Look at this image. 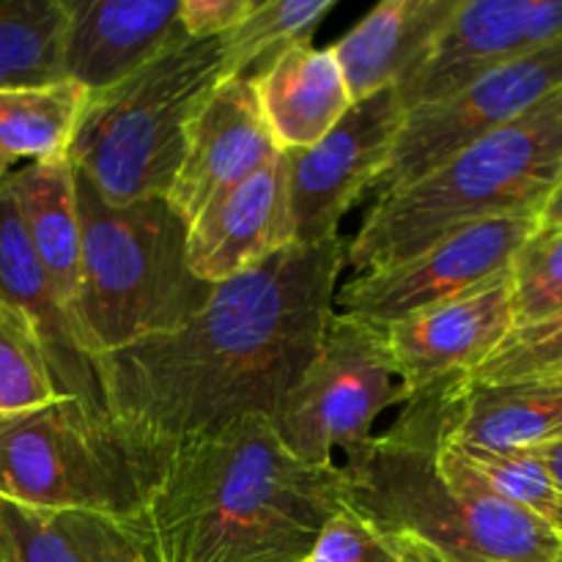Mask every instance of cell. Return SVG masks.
<instances>
[{
	"instance_id": "5",
	"label": "cell",
	"mask_w": 562,
	"mask_h": 562,
	"mask_svg": "<svg viewBox=\"0 0 562 562\" xmlns=\"http://www.w3.org/2000/svg\"><path fill=\"white\" fill-rule=\"evenodd\" d=\"M82 256L75 322L93 357L165 335L195 316L214 285L192 274L187 223L168 198L108 203L77 173Z\"/></svg>"
},
{
	"instance_id": "17",
	"label": "cell",
	"mask_w": 562,
	"mask_h": 562,
	"mask_svg": "<svg viewBox=\"0 0 562 562\" xmlns=\"http://www.w3.org/2000/svg\"><path fill=\"white\" fill-rule=\"evenodd\" d=\"M64 80L97 93L190 38L179 0H66Z\"/></svg>"
},
{
	"instance_id": "4",
	"label": "cell",
	"mask_w": 562,
	"mask_h": 562,
	"mask_svg": "<svg viewBox=\"0 0 562 562\" xmlns=\"http://www.w3.org/2000/svg\"><path fill=\"white\" fill-rule=\"evenodd\" d=\"M560 181L562 88L412 184L376 198L346 245V267L355 278L393 267L461 225L514 214L541 217Z\"/></svg>"
},
{
	"instance_id": "15",
	"label": "cell",
	"mask_w": 562,
	"mask_h": 562,
	"mask_svg": "<svg viewBox=\"0 0 562 562\" xmlns=\"http://www.w3.org/2000/svg\"><path fill=\"white\" fill-rule=\"evenodd\" d=\"M294 245L283 151L214 198L187 225V261L209 285L225 283Z\"/></svg>"
},
{
	"instance_id": "16",
	"label": "cell",
	"mask_w": 562,
	"mask_h": 562,
	"mask_svg": "<svg viewBox=\"0 0 562 562\" xmlns=\"http://www.w3.org/2000/svg\"><path fill=\"white\" fill-rule=\"evenodd\" d=\"M0 305L27 324L60 398L108 412L97 357L88 351L69 305L38 263L9 190L0 195Z\"/></svg>"
},
{
	"instance_id": "34",
	"label": "cell",
	"mask_w": 562,
	"mask_h": 562,
	"mask_svg": "<svg viewBox=\"0 0 562 562\" xmlns=\"http://www.w3.org/2000/svg\"><path fill=\"white\" fill-rule=\"evenodd\" d=\"M390 538H393V536H390ZM395 541H398V547L404 549L406 558H409L412 562H445L442 558H437V554H434V552H428V549L417 547V543L401 541V538H395ZM560 562H562V560H560Z\"/></svg>"
},
{
	"instance_id": "11",
	"label": "cell",
	"mask_w": 562,
	"mask_h": 562,
	"mask_svg": "<svg viewBox=\"0 0 562 562\" xmlns=\"http://www.w3.org/2000/svg\"><path fill=\"white\" fill-rule=\"evenodd\" d=\"M406 108L398 88L360 99L318 143L283 151L294 245H322L340 236V220L373 190L387 165Z\"/></svg>"
},
{
	"instance_id": "29",
	"label": "cell",
	"mask_w": 562,
	"mask_h": 562,
	"mask_svg": "<svg viewBox=\"0 0 562 562\" xmlns=\"http://www.w3.org/2000/svg\"><path fill=\"white\" fill-rule=\"evenodd\" d=\"M552 376H562V318L516 327L505 344L467 376V382L497 384Z\"/></svg>"
},
{
	"instance_id": "26",
	"label": "cell",
	"mask_w": 562,
	"mask_h": 562,
	"mask_svg": "<svg viewBox=\"0 0 562 562\" xmlns=\"http://www.w3.org/2000/svg\"><path fill=\"white\" fill-rule=\"evenodd\" d=\"M66 0H0V88L64 80Z\"/></svg>"
},
{
	"instance_id": "7",
	"label": "cell",
	"mask_w": 562,
	"mask_h": 562,
	"mask_svg": "<svg viewBox=\"0 0 562 562\" xmlns=\"http://www.w3.org/2000/svg\"><path fill=\"white\" fill-rule=\"evenodd\" d=\"M223 80L220 38H184L88 97L69 159L108 203L165 198L198 104Z\"/></svg>"
},
{
	"instance_id": "22",
	"label": "cell",
	"mask_w": 562,
	"mask_h": 562,
	"mask_svg": "<svg viewBox=\"0 0 562 562\" xmlns=\"http://www.w3.org/2000/svg\"><path fill=\"white\" fill-rule=\"evenodd\" d=\"M11 562H137L124 521L91 510H49L0 499Z\"/></svg>"
},
{
	"instance_id": "35",
	"label": "cell",
	"mask_w": 562,
	"mask_h": 562,
	"mask_svg": "<svg viewBox=\"0 0 562 562\" xmlns=\"http://www.w3.org/2000/svg\"><path fill=\"white\" fill-rule=\"evenodd\" d=\"M0 562H11V552H9V538H5L3 525H0Z\"/></svg>"
},
{
	"instance_id": "6",
	"label": "cell",
	"mask_w": 562,
	"mask_h": 562,
	"mask_svg": "<svg viewBox=\"0 0 562 562\" xmlns=\"http://www.w3.org/2000/svg\"><path fill=\"white\" fill-rule=\"evenodd\" d=\"M173 448L93 409L55 398L0 423V499L132 521L162 481Z\"/></svg>"
},
{
	"instance_id": "3",
	"label": "cell",
	"mask_w": 562,
	"mask_h": 562,
	"mask_svg": "<svg viewBox=\"0 0 562 562\" xmlns=\"http://www.w3.org/2000/svg\"><path fill=\"white\" fill-rule=\"evenodd\" d=\"M448 390L412 395L387 431L346 453V505L445 562H560L562 532L437 464Z\"/></svg>"
},
{
	"instance_id": "2",
	"label": "cell",
	"mask_w": 562,
	"mask_h": 562,
	"mask_svg": "<svg viewBox=\"0 0 562 562\" xmlns=\"http://www.w3.org/2000/svg\"><path fill=\"white\" fill-rule=\"evenodd\" d=\"M346 505L340 464H305L250 415L176 445L140 514L137 562H296Z\"/></svg>"
},
{
	"instance_id": "23",
	"label": "cell",
	"mask_w": 562,
	"mask_h": 562,
	"mask_svg": "<svg viewBox=\"0 0 562 562\" xmlns=\"http://www.w3.org/2000/svg\"><path fill=\"white\" fill-rule=\"evenodd\" d=\"M88 97L71 80L0 88V173L69 157Z\"/></svg>"
},
{
	"instance_id": "14",
	"label": "cell",
	"mask_w": 562,
	"mask_h": 562,
	"mask_svg": "<svg viewBox=\"0 0 562 562\" xmlns=\"http://www.w3.org/2000/svg\"><path fill=\"white\" fill-rule=\"evenodd\" d=\"M250 80L228 77L206 93L184 132L168 203L187 225L217 195L278 157Z\"/></svg>"
},
{
	"instance_id": "8",
	"label": "cell",
	"mask_w": 562,
	"mask_h": 562,
	"mask_svg": "<svg viewBox=\"0 0 562 562\" xmlns=\"http://www.w3.org/2000/svg\"><path fill=\"white\" fill-rule=\"evenodd\" d=\"M406 404L387 329L335 311L316 355L269 415L274 437L305 464H335L362 448L379 415Z\"/></svg>"
},
{
	"instance_id": "36",
	"label": "cell",
	"mask_w": 562,
	"mask_h": 562,
	"mask_svg": "<svg viewBox=\"0 0 562 562\" xmlns=\"http://www.w3.org/2000/svg\"><path fill=\"white\" fill-rule=\"evenodd\" d=\"M5 190H9V176H3V173H0V195H3Z\"/></svg>"
},
{
	"instance_id": "13",
	"label": "cell",
	"mask_w": 562,
	"mask_h": 562,
	"mask_svg": "<svg viewBox=\"0 0 562 562\" xmlns=\"http://www.w3.org/2000/svg\"><path fill=\"white\" fill-rule=\"evenodd\" d=\"M384 329L406 401L461 382L516 329L510 269L464 294L409 313Z\"/></svg>"
},
{
	"instance_id": "32",
	"label": "cell",
	"mask_w": 562,
	"mask_h": 562,
	"mask_svg": "<svg viewBox=\"0 0 562 562\" xmlns=\"http://www.w3.org/2000/svg\"><path fill=\"white\" fill-rule=\"evenodd\" d=\"M532 453H536L538 461L547 467V472L552 475L554 486L562 492V439H558V442H552V445H543V448H536Z\"/></svg>"
},
{
	"instance_id": "24",
	"label": "cell",
	"mask_w": 562,
	"mask_h": 562,
	"mask_svg": "<svg viewBox=\"0 0 562 562\" xmlns=\"http://www.w3.org/2000/svg\"><path fill=\"white\" fill-rule=\"evenodd\" d=\"M437 464L562 532V492L532 450L472 448L445 437L442 426L437 439Z\"/></svg>"
},
{
	"instance_id": "1",
	"label": "cell",
	"mask_w": 562,
	"mask_h": 562,
	"mask_svg": "<svg viewBox=\"0 0 562 562\" xmlns=\"http://www.w3.org/2000/svg\"><path fill=\"white\" fill-rule=\"evenodd\" d=\"M344 269L335 236L217 283L181 327L97 357L108 412L168 448L269 417L316 355Z\"/></svg>"
},
{
	"instance_id": "25",
	"label": "cell",
	"mask_w": 562,
	"mask_h": 562,
	"mask_svg": "<svg viewBox=\"0 0 562 562\" xmlns=\"http://www.w3.org/2000/svg\"><path fill=\"white\" fill-rule=\"evenodd\" d=\"M338 0H267L231 27L223 44V80H256L289 49L311 44L313 33L333 14Z\"/></svg>"
},
{
	"instance_id": "19",
	"label": "cell",
	"mask_w": 562,
	"mask_h": 562,
	"mask_svg": "<svg viewBox=\"0 0 562 562\" xmlns=\"http://www.w3.org/2000/svg\"><path fill=\"white\" fill-rule=\"evenodd\" d=\"M459 0H384L333 47L351 102L404 80Z\"/></svg>"
},
{
	"instance_id": "28",
	"label": "cell",
	"mask_w": 562,
	"mask_h": 562,
	"mask_svg": "<svg viewBox=\"0 0 562 562\" xmlns=\"http://www.w3.org/2000/svg\"><path fill=\"white\" fill-rule=\"evenodd\" d=\"M516 327L562 318V225H541L510 263Z\"/></svg>"
},
{
	"instance_id": "18",
	"label": "cell",
	"mask_w": 562,
	"mask_h": 562,
	"mask_svg": "<svg viewBox=\"0 0 562 562\" xmlns=\"http://www.w3.org/2000/svg\"><path fill=\"white\" fill-rule=\"evenodd\" d=\"M445 437L486 450H536L562 439V376L450 384Z\"/></svg>"
},
{
	"instance_id": "12",
	"label": "cell",
	"mask_w": 562,
	"mask_h": 562,
	"mask_svg": "<svg viewBox=\"0 0 562 562\" xmlns=\"http://www.w3.org/2000/svg\"><path fill=\"white\" fill-rule=\"evenodd\" d=\"M562 38V0H459L398 82L406 110L439 102L486 71Z\"/></svg>"
},
{
	"instance_id": "31",
	"label": "cell",
	"mask_w": 562,
	"mask_h": 562,
	"mask_svg": "<svg viewBox=\"0 0 562 562\" xmlns=\"http://www.w3.org/2000/svg\"><path fill=\"white\" fill-rule=\"evenodd\" d=\"M256 0H179V20L190 38H220L239 25Z\"/></svg>"
},
{
	"instance_id": "30",
	"label": "cell",
	"mask_w": 562,
	"mask_h": 562,
	"mask_svg": "<svg viewBox=\"0 0 562 562\" xmlns=\"http://www.w3.org/2000/svg\"><path fill=\"white\" fill-rule=\"evenodd\" d=\"M311 562H412L395 538L351 510H338L318 532L311 549Z\"/></svg>"
},
{
	"instance_id": "9",
	"label": "cell",
	"mask_w": 562,
	"mask_h": 562,
	"mask_svg": "<svg viewBox=\"0 0 562 562\" xmlns=\"http://www.w3.org/2000/svg\"><path fill=\"white\" fill-rule=\"evenodd\" d=\"M562 88V38L486 71L461 91L406 110L387 165L373 184L384 198L442 165L477 137L499 130Z\"/></svg>"
},
{
	"instance_id": "33",
	"label": "cell",
	"mask_w": 562,
	"mask_h": 562,
	"mask_svg": "<svg viewBox=\"0 0 562 562\" xmlns=\"http://www.w3.org/2000/svg\"><path fill=\"white\" fill-rule=\"evenodd\" d=\"M541 225H562V181L541 212Z\"/></svg>"
},
{
	"instance_id": "27",
	"label": "cell",
	"mask_w": 562,
	"mask_h": 562,
	"mask_svg": "<svg viewBox=\"0 0 562 562\" xmlns=\"http://www.w3.org/2000/svg\"><path fill=\"white\" fill-rule=\"evenodd\" d=\"M60 398L27 324L0 305V423Z\"/></svg>"
},
{
	"instance_id": "10",
	"label": "cell",
	"mask_w": 562,
	"mask_h": 562,
	"mask_svg": "<svg viewBox=\"0 0 562 562\" xmlns=\"http://www.w3.org/2000/svg\"><path fill=\"white\" fill-rule=\"evenodd\" d=\"M538 228V214L461 225L393 267L349 278L335 294V307L379 327H390L409 313L464 294L508 272L516 252Z\"/></svg>"
},
{
	"instance_id": "37",
	"label": "cell",
	"mask_w": 562,
	"mask_h": 562,
	"mask_svg": "<svg viewBox=\"0 0 562 562\" xmlns=\"http://www.w3.org/2000/svg\"><path fill=\"white\" fill-rule=\"evenodd\" d=\"M296 562H311V558H305V560H296Z\"/></svg>"
},
{
	"instance_id": "20",
	"label": "cell",
	"mask_w": 562,
	"mask_h": 562,
	"mask_svg": "<svg viewBox=\"0 0 562 562\" xmlns=\"http://www.w3.org/2000/svg\"><path fill=\"white\" fill-rule=\"evenodd\" d=\"M252 88L278 151L318 143L355 104L333 49L311 44L280 55L252 80Z\"/></svg>"
},
{
	"instance_id": "21",
	"label": "cell",
	"mask_w": 562,
	"mask_h": 562,
	"mask_svg": "<svg viewBox=\"0 0 562 562\" xmlns=\"http://www.w3.org/2000/svg\"><path fill=\"white\" fill-rule=\"evenodd\" d=\"M9 192L38 263L75 316L82 256L75 165L69 157L25 165L11 173Z\"/></svg>"
}]
</instances>
